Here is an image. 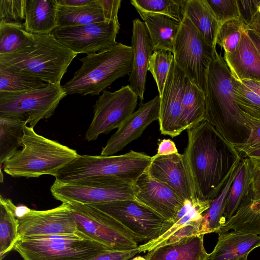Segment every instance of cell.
<instances>
[{
	"mask_svg": "<svg viewBox=\"0 0 260 260\" xmlns=\"http://www.w3.org/2000/svg\"><path fill=\"white\" fill-rule=\"evenodd\" d=\"M187 133L188 141L184 154L198 198L213 200L225 184L239 153L206 120L187 129Z\"/></svg>",
	"mask_w": 260,
	"mask_h": 260,
	"instance_id": "cell-1",
	"label": "cell"
},
{
	"mask_svg": "<svg viewBox=\"0 0 260 260\" xmlns=\"http://www.w3.org/2000/svg\"><path fill=\"white\" fill-rule=\"evenodd\" d=\"M236 79L215 50L207 76L204 120L233 146L245 143L250 130L235 100Z\"/></svg>",
	"mask_w": 260,
	"mask_h": 260,
	"instance_id": "cell-2",
	"label": "cell"
},
{
	"mask_svg": "<svg viewBox=\"0 0 260 260\" xmlns=\"http://www.w3.org/2000/svg\"><path fill=\"white\" fill-rule=\"evenodd\" d=\"M77 55L52 34H31L29 40L19 50L0 55V64L24 72L48 83H60Z\"/></svg>",
	"mask_w": 260,
	"mask_h": 260,
	"instance_id": "cell-3",
	"label": "cell"
},
{
	"mask_svg": "<svg viewBox=\"0 0 260 260\" xmlns=\"http://www.w3.org/2000/svg\"><path fill=\"white\" fill-rule=\"evenodd\" d=\"M21 147L4 163V171L13 177L55 176L79 155L75 150L38 134L27 125Z\"/></svg>",
	"mask_w": 260,
	"mask_h": 260,
	"instance_id": "cell-4",
	"label": "cell"
},
{
	"mask_svg": "<svg viewBox=\"0 0 260 260\" xmlns=\"http://www.w3.org/2000/svg\"><path fill=\"white\" fill-rule=\"evenodd\" d=\"M78 59L81 67L63 88L67 95H96L118 78L131 74L133 53L131 46L117 43Z\"/></svg>",
	"mask_w": 260,
	"mask_h": 260,
	"instance_id": "cell-5",
	"label": "cell"
},
{
	"mask_svg": "<svg viewBox=\"0 0 260 260\" xmlns=\"http://www.w3.org/2000/svg\"><path fill=\"white\" fill-rule=\"evenodd\" d=\"M152 156L131 150L119 155H79L54 176L59 183L96 177H116L132 184L149 167Z\"/></svg>",
	"mask_w": 260,
	"mask_h": 260,
	"instance_id": "cell-6",
	"label": "cell"
},
{
	"mask_svg": "<svg viewBox=\"0 0 260 260\" xmlns=\"http://www.w3.org/2000/svg\"><path fill=\"white\" fill-rule=\"evenodd\" d=\"M109 249L78 231L20 238L14 248L23 260H88Z\"/></svg>",
	"mask_w": 260,
	"mask_h": 260,
	"instance_id": "cell-7",
	"label": "cell"
},
{
	"mask_svg": "<svg viewBox=\"0 0 260 260\" xmlns=\"http://www.w3.org/2000/svg\"><path fill=\"white\" fill-rule=\"evenodd\" d=\"M215 50L184 16L174 44V59L185 76L205 93L207 73Z\"/></svg>",
	"mask_w": 260,
	"mask_h": 260,
	"instance_id": "cell-8",
	"label": "cell"
},
{
	"mask_svg": "<svg viewBox=\"0 0 260 260\" xmlns=\"http://www.w3.org/2000/svg\"><path fill=\"white\" fill-rule=\"evenodd\" d=\"M67 93L60 83L21 92H0V116L18 118L34 128L50 118Z\"/></svg>",
	"mask_w": 260,
	"mask_h": 260,
	"instance_id": "cell-9",
	"label": "cell"
},
{
	"mask_svg": "<svg viewBox=\"0 0 260 260\" xmlns=\"http://www.w3.org/2000/svg\"><path fill=\"white\" fill-rule=\"evenodd\" d=\"M53 197L64 202L90 205L133 200V185L113 176L92 177L70 183L56 181L50 187Z\"/></svg>",
	"mask_w": 260,
	"mask_h": 260,
	"instance_id": "cell-10",
	"label": "cell"
},
{
	"mask_svg": "<svg viewBox=\"0 0 260 260\" xmlns=\"http://www.w3.org/2000/svg\"><path fill=\"white\" fill-rule=\"evenodd\" d=\"M68 203L77 231L113 250L138 247V239L111 216L89 205L74 202Z\"/></svg>",
	"mask_w": 260,
	"mask_h": 260,
	"instance_id": "cell-11",
	"label": "cell"
},
{
	"mask_svg": "<svg viewBox=\"0 0 260 260\" xmlns=\"http://www.w3.org/2000/svg\"><path fill=\"white\" fill-rule=\"evenodd\" d=\"M138 99L129 85L114 92L103 90L93 106V117L86 140H95L101 134L118 128L134 112Z\"/></svg>",
	"mask_w": 260,
	"mask_h": 260,
	"instance_id": "cell-12",
	"label": "cell"
},
{
	"mask_svg": "<svg viewBox=\"0 0 260 260\" xmlns=\"http://www.w3.org/2000/svg\"><path fill=\"white\" fill-rule=\"evenodd\" d=\"M89 205L115 219L141 243L157 238L165 221L159 214L136 200H121Z\"/></svg>",
	"mask_w": 260,
	"mask_h": 260,
	"instance_id": "cell-13",
	"label": "cell"
},
{
	"mask_svg": "<svg viewBox=\"0 0 260 260\" xmlns=\"http://www.w3.org/2000/svg\"><path fill=\"white\" fill-rule=\"evenodd\" d=\"M118 20L57 27L52 34L76 54L94 53L115 45L120 29Z\"/></svg>",
	"mask_w": 260,
	"mask_h": 260,
	"instance_id": "cell-14",
	"label": "cell"
},
{
	"mask_svg": "<svg viewBox=\"0 0 260 260\" xmlns=\"http://www.w3.org/2000/svg\"><path fill=\"white\" fill-rule=\"evenodd\" d=\"M17 219L19 239L77 232L70 205L67 202L46 210H31L26 207L22 214L17 216Z\"/></svg>",
	"mask_w": 260,
	"mask_h": 260,
	"instance_id": "cell-15",
	"label": "cell"
},
{
	"mask_svg": "<svg viewBox=\"0 0 260 260\" xmlns=\"http://www.w3.org/2000/svg\"><path fill=\"white\" fill-rule=\"evenodd\" d=\"M150 175L173 189L183 200L193 204L200 200L184 154L152 156L148 168Z\"/></svg>",
	"mask_w": 260,
	"mask_h": 260,
	"instance_id": "cell-16",
	"label": "cell"
},
{
	"mask_svg": "<svg viewBox=\"0 0 260 260\" xmlns=\"http://www.w3.org/2000/svg\"><path fill=\"white\" fill-rule=\"evenodd\" d=\"M186 76L173 59L160 97L158 122L162 135L174 138L183 131L181 125L182 102Z\"/></svg>",
	"mask_w": 260,
	"mask_h": 260,
	"instance_id": "cell-17",
	"label": "cell"
},
{
	"mask_svg": "<svg viewBox=\"0 0 260 260\" xmlns=\"http://www.w3.org/2000/svg\"><path fill=\"white\" fill-rule=\"evenodd\" d=\"M133 185L135 200L165 220L173 219L184 205V200L167 185L153 178L148 169Z\"/></svg>",
	"mask_w": 260,
	"mask_h": 260,
	"instance_id": "cell-18",
	"label": "cell"
},
{
	"mask_svg": "<svg viewBox=\"0 0 260 260\" xmlns=\"http://www.w3.org/2000/svg\"><path fill=\"white\" fill-rule=\"evenodd\" d=\"M160 107L159 95L146 103L142 101L138 110L117 128L103 147L101 155H113L141 137L152 122L158 120Z\"/></svg>",
	"mask_w": 260,
	"mask_h": 260,
	"instance_id": "cell-19",
	"label": "cell"
},
{
	"mask_svg": "<svg viewBox=\"0 0 260 260\" xmlns=\"http://www.w3.org/2000/svg\"><path fill=\"white\" fill-rule=\"evenodd\" d=\"M133 25L131 47L133 62L128 81L132 89L140 100L143 101L149 62L154 51V46L144 21L136 18L133 21Z\"/></svg>",
	"mask_w": 260,
	"mask_h": 260,
	"instance_id": "cell-20",
	"label": "cell"
},
{
	"mask_svg": "<svg viewBox=\"0 0 260 260\" xmlns=\"http://www.w3.org/2000/svg\"><path fill=\"white\" fill-rule=\"evenodd\" d=\"M224 59L233 77L238 81L260 82V54L246 31L232 53H224Z\"/></svg>",
	"mask_w": 260,
	"mask_h": 260,
	"instance_id": "cell-21",
	"label": "cell"
},
{
	"mask_svg": "<svg viewBox=\"0 0 260 260\" xmlns=\"http://www.w3.org/2000/svg\"><path fill=\"white\" fill-rule=\"evenodd\" d=\"M260 246V236L230 231L218 234L217 242L208 260H248L249 253Z\"/></svg>",
	"mask_w": 260,
	"mask_h": 260,
	"instance_id": "cell-22",
	"label": "cell"
},
{
	"mask_svg": "<svg viewBox=\"0 0 260 260\" xmlns=\"http://www.w3.org/2000/svg\"><path fill=\"white\" fill-rule=\"evenodd\" d=\"M211 200H200L196 204L185 201L184 205L173 219L165 220L160 235L156 239L138 246L140 252L150 251L159 246L172 235L189 225L200 223L204 213L210 207Z\"/></svg>",
	"mask_w": 260,
	"mask_h": 260,
	"instance_id": "cell-23",
	"label": "cell"
},
{
	"mask_svg": "<svg viewBox=\"0 0 260 260\" xmlns=\"http://www.w3.org/2000/svg\"><path fill=\"white\" fill-rule=\"evenodd\" d=\"M204 235H195L155 248L146 254V260H208Z\"/></svg>",
	"mask_w": 260,
	"mask_h": 260,
	"instance_id": "cell-24",
	"label": "cell"
},
{
	"mask_svg": "<svg viewBox=\"0 0 260 260\" xmlns=\"http://www.w3.org/2000/svg\"><path fill=\"white\" fill-rule=\"evenodd\" d=\"M57 0H26L23 24L27 32L48 34L58 27Z\"/></svg>",
	"mask_w": 260,
	"mask_h": 260,
	"instance_id": "cell-25",
	"label": "cell"
},
{
	"mask_svg": "<svg viewBox=\"0 0 260 260\" xmlns=\"http://www.w3.org/2000/svg\"><path fill=\"white\" fill-rule=\"evenodd\" d=\"M137 12L148 29L154 51L165 50L173 53L174 44L181 22L159 13Z\"/></svg>",
	"mask_w": 260,
	"mask_h": 260,
	"instance_id": "cell-26",
	"label": "cell"
},
{
	"mask_svg": "<svg viewBox=\"0 0 260 260\" xmlns=\"http://www.w3.org/2000/svg\"><path fill=\"white\" fill-rule=\"evenodd\" d=\"M241 158L240 155L237 156L225 184L217 197L211 200L209 208L203 215L198 235L217 233L226 222L224 218L226 202L233 181L240 170Z\"/></svg>",
	"mask_w": 260,
	"mask_h": 260,
	"instance_id": "cell-27",
	"label": "cell"
},
{
	"mask_svg": "<svg viewBox=\"0 0 260 260\" xmlns=\"http://www.w3.org/2000/svg\"><path fill=\"white\" fill-rule=\"evenodd\" d=\"M184 16L210 44L216 47V38L220 23L206 0H187Z\"/></svg>",
	"mask_w": 260,
	"mask_h": 260,
	"instance_id": "cell-28",
	"label": "cell"
},
{
	"mask_svg": "<svg viewBox=\"0 0 260 260\" xmlns=\"http://www.w3.org/2000/svg\"><path fill=\"white\" fill-rule=\"evenodd\" d=\"M244 156L242 157L240 170L233 181L226 202L224 213L226 221L252 196V164L248 157Z\"/></svg>",
	"mask_w": 260,
	"mask_h": 260,
	"instance_id": "cell-29",
	"label": "cell"
},
{
	"mask_svg": "<svg viewBox=\"0 0 260 260\" xmlns=\"http://www.w3.org/2000/svg\"><path fill=\"white\" fill-rule=\"evenodd\" d=\"M205 114V93L186 77L180 119L183 131L203 121Z\"/></svg>",
	"mask_w": 260,
	"mask_h": 260,
	"instance_id": "cell-30",
	"label": "cell"
},
{
	"mask_svg": "<svg viewBox=\"0 0 260 260\" xmlns=\"http://www.w3.org/2000/svg\"><path fill=\"white\" fill-rule=\"evenodd\" d=\"M57 20L58 27L106 21L99 0H93L86 6L78 7L58 5Z\"/></svg>",
	"mask_w": 260,
	"mask_h": 260,
	"instance_id": "cell-31",
	"label": "cell"
},
{
	"mask_svg": "<svg viewBox=\"0 0 260 260\" xmlns=\"http://www.w3.org/2000/svg\"><path fill=\"white\" fill-rule=\"evenodd\" d=\"M17 207L9 199L0 196V256L2 260L19 239Z\"/></svg>",
	"mask_w": 260,
	"mask_h": 260,
	"instance_id": "cell-32",
	"label": "cell"
},
{
	"mask_svg": "<svg viewBox=\"0 0 260 260\" xmlns=\"http://www.w3.org/2000/svg\"><path fill=\"white\" fill-rule=\"evenodd\" d=\"M27 122L18 118L0 116V165L21 146Z\"/></svg>",
	"mask_w": 260,
	"mask_h": 260,
	"instance_id": "cell-33",
	"label": "cell"
},
{
	"mask_svg": "<svg viewBox=\"0 0 260 260\" xmlns=\"http://www.w3.org/2000/svg\"><path fill=\"white\" fill-rule=\"evenodd\" d=\"M49 83L24 72L0 64V92H21L44 87Z\"/></svg>",
	"mask_w": 260,
	"mask_h": 260,
	"instance_id": "cell-34",
	"label": "cell"
},
{
	"mask_svg": "<svg viewBox=\"0 0 260 260\" xmlns=\"http://www.w3.org/2000/svg\"><path fill=\"white\" fill-rule=\"evenodd\" d=\"M187 0H131L137 11L159 13L181 22Z\"/></svg>",
	"mask_w": 260,
	"mask_h": 260,
	"instance_id": "cell-35",
	"label": "cell"
},
{
	"mask_svg": "<svg viewBox=\"0 0 260 260\" xmlns=\"http://www.w3.org/2000/svg\"><path fill=\"white\" fill-rule=\"evenodd\" d=\"M31 35L23 23H0V55L17 51L27 43Z\"/></svg>",
	"mask_w": 260,
	"mask_h": 260,
	"instance_id": "cell-36",
	"label": "cell"
},
{
	"mask_svg": "<svg viewBox=\"0 0 260 260\" xmlns=\"http://www.w3.org/2000/svg\"><path fill=\"white\" fill-rule=\"evenodd\" d=\"M246 27L239 19H233L220 24L215 41L225 53L233 52L238 46Z\"/></svg>",
	"mask_w": 260,
	"mask_h": 260,
	"instance_id": "cell-37",
	"label": "cell"
},
{
	"mask_svg": "<svg viewBox=\"0 0 260 260\" xmlns=\"http://www.w3.org/2000/svg\"><path fill=\"white\" fill-rule=\"evenodd\" d=\"M173 59V53L165 50L154 51L150 58L148 71L151 73L155 81L159 96L162 95Z\"/></svg>",
	"mask_w": 260,
	"mask_h": 260,
	"instance_id": "cell-38",
	"label": "cell"
},
{
	"mask_svg": "<svg viewBox=\"0 0 260 260\" xmlns=\"http://www.w3.org/2000/svg\"><path fill=\"white\" fill-rule=\"evenodd\" d=\"M235 95L236 102L242 112L252 117L260 119V96L258 95L236 80Z\"/></svg>",
	"mask_w": 260,
	"mask_h": 260,
	"instance_id": "cell-39",
	"label": "cell"
},
{
	"mask_svg": "<svg viewBox=\"0 0 260 260\" xmlns=\"http://www.w3.org/2000/svg\"><path fill=\"white\" fill-rule=\"evenodd\" d=\"M26 0H1L0 23H22L25 19Z\"/></svg>",
	"mask_w": 260,
	"mask_h": 260,
	"instance_id": "cell-40",
	"label": "cell"
},
{
	"mask_svg": "<svg viewBox=\"0 0 260 260\" xmlns=\"http://www.w3.org/2000/svg\"><path fill=\"white\" fill-rule=\"evenodd\" d=\"M221 24L233 19H239L237 0H206Z\"/></svg>",
	"mask_w": 260,
	"mask_h": 260,
	"instance_id": "cell-41",
	"label": "cell"
},
{
	"mask_svg": "<svg viewBox=\"0 0 260 260\" xmlns=\"http://www.w3.org/2000/svg\"><path fill=\"white\" fill-rule=\"evenodd\" d=\"M242 114L250 130V134L245 143L234 146L240 155H244L251 151L260 149V119L252 117L243 112Z\"/></svg>",
	"mask_w": 260,
	"mask_h": 260,
	"instance_id": "cell-42",
	"label": "cell"
},
{
	"mask_svg": "<svg viewBox=\"0 0 260 260\" xmlns=\"http://www.w3.org/2000/svg\"><path fill=\"white\" fill-rule=\"evenodd\" d=\"M240 17L239 19L246 27L251 22L256 13L260 0H237Z\"/></svg>",
	"mask_w": 260,
	"mask_h": 260,
	"instance_id": "cell-43",
	"label": "cell"
},
{
	"mask_svg": "<svg viewBox=\"0 0 260 260\" xmlns=\"http://www.w3.org/2000/svg\"><path fill=\"white\" fill-rule=\"evenodd\" d=\"M139 253L138 248L126 250L109 249L88 260H132Z\"/></svg>",
	"mask_w": 260,
	"mask_h": 260,
	"instance_id": "cell-44",
	"label": "cell"
},
{
	"mask_svg": "<svg viewBox=\"0 0 260 260\" xmlns=\"http://www.w3.org/2000/svg\"><path fill=\"white\" fill-rule=\"evenodd\" d=\"M106 21L117 20L121 0H99Z\"/></svg>",
	"mask_w": 260,
	"mask_h": 260,
	"instance_id": "cell-45",
	"label": "cell"
},
{
	"mask_svg": "<svg viewBox=\"0 0 260 260\" xmlns=\"http://www.w3.org/2000/svg\"><path fill=\"white\" fill-rule=\"evenodd\" d=\"M251 164V198L254 200H260V167L255 165L252 162Z\"/></svg>",
	"mask_w": 260,
	"mask_h": 260,
	"instance_id": "cell-46",
	"label": "cell"
},
{
	"mask_svg": "<svg viewBox=\"0 0 260 260\" xmlns=\"http://www.w3.org/2000/svg\"><path fill=\"white\" fill-rule=\"evenodd\" d=\"M176 153H178V150L173 141L166 139L159 141L157 148V154L167 155Z\"/></svg>",
	"mask_w": 260,
	"mask_h": 260,
	"instance_id": "cell-47",
	"label": "cell"
},
{
	"mask_svg": "<svg viewBox=\"0 0 260 260\" xmlns=\"http://www.w3.org/2000/svg\"><path fill=\"white\" fill-rule=\"evenodd\" d=\"M93 0H57L60 6L69 7H78L86 6Z\"/></svg>",
	"mask_w": 260,
	"mask_h": 260,
	"instance_id": "cell-48",
	"label": "cell"
},
{
	"mask_svg": "<svg viewBox=\"0 0 260 260\" xmlns=\"http://www.w3.org/2000/svg\"><path fill=\"white\" fill-rule=\"evenodd\" d=\"M246 30H251L260 37V5L251 22L247 26Z\"/></svg>",
	"mask_w": 260,
	"mask_h": 260,
	"instance_id": "cell-49",
	"label": "cell"
},
{
	"mask_svg": "<svg viewBox=\"0 0 260 260\" xmlns=\"http://www.w3.org/2000/svg\"><path fill=\"white\" fill-rule=\"evenodd\" d=\"M246 87L260 96V82L252 80L240 81Z\"/></svg>",
	"mask_w": 260,
	"mask_h": 260,
	"instance_id": "cell-50",
	"label": "cell"
},
{
	"mask_svg": "<svg viewBox=\"0 0 260 260\" xmlns=\"http://www.w3.org/2000/svg\"><path fill=\"white\" fill-rule=\"evenodd\" d=\"M243 156L248 157L253 164L260 167V149L251 151Z\"/></svg>",
	"mask_w": 260,
	"mask_h": 260,
	"instance_id": "cell-51",
	"label": "cell"
},
{
	"mask_svg": "<svg viewBox=\"0 0 260 260\" xmlns=\"http://www.w3.org/2000/svg\"><path fill=\"white\" fill-rule=\"evenodd\" d=\"M246 31L260 54V37L251 30Z\"/></svg>",
	"mask_w": 260,
	"mask_h": 260,
	"instance_id": "cell-52",
	"label": "cell"
},
{
	"mask_svg": "<svg viewBox=\"0 0 260 260\" xmlns=\"http://www.w3.org/2000/svg\"><path fill=\"white\" fill-rule=\"evenodd\" d=\"M132 260H146V258L141 256H135Z\"/></svg>",
	"mask_w": 260,
	"mask_h": 260,
	"instance_id": "cell-53",
	"label": "cell"
}]
</instances>
